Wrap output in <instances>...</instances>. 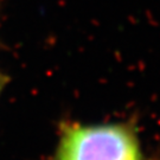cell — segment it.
<instances>
[{
	"instance_id": "2",
	"label": "cell",
	"mask_w": 160,
	"mask_h": 160,
	"mask_svg": "<svg viewBox=\"0 0 160 160\" xmlns=\"http://www.w3.org/2000/svg\"><path fill=\"white\" fill-rule=\"evenodd\" d=\"M4 86H5V77H4L2 75H0V92L2 90Z\"/></svg>"
},
{
	"instance_id": "1",
	"label": "cell",
	"mask_w": 160,
	"mask_h": 160,
	"mask_svg": "<svg viewBox=\"0 0 160 160\" xmlns=\"http://www.w3.org/2000/svg\"><path fill=\"white\" fill-rule=\"evenodd\" d=\"M52 160H141L135 134L123 125L63 127Z\"/></svg>"
}]
</instances>
